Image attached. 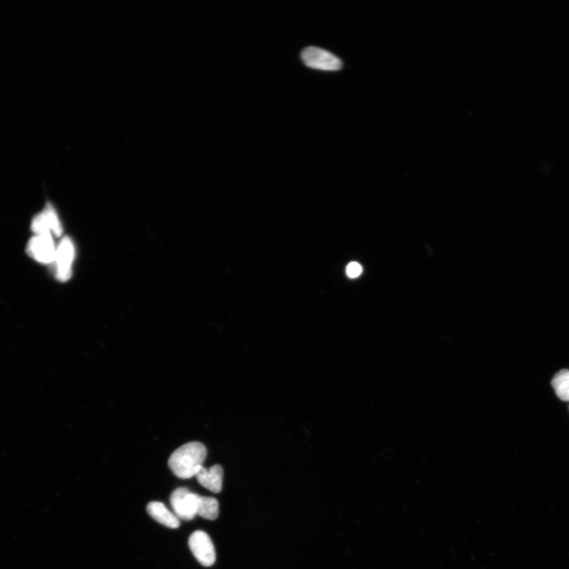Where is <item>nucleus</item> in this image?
Listing matches in <instances>:
<instances>
[{
  "label": "nucleus",
  "mask_w": 569,
  "mask_h": 569,
  "mask_svg": "<svg viewBox=\"0 0 569 569\" xmlns=\"http://www.w3.org/2000/svg\"><path fill=\"white\" fill-rule=\"evenodd\" d=\"M207 455V448L202 443L189 442L171 455L169 467L177 478L189 479L195 477L200 471Z\"/></svg>",
  "instance_id": "1"
},
{
  "label": "nucleus",
  "mask_w": 569,
  "mask_h": 569,
  "mask_svg": "<svg viewBox=\"0 0 569 569\" xmlns=\"http://www.w3.org/2000/svg\"><path fill=\"white\" fill-rule=\"evenodd\" d=\"M301 56L303 63L310 68L335 71L342 67V62L339 57L332 52L313 46L304 49Z\"/></svg>",
  "instance_id": "2"
},
{
  "label": "nucleus",
  "mask_w": 569,
  "mask_h": 569,
  "mask_svg": "<svg viewBox=\"0 0 569 569\" xmlns=\"http://www.w3.org/2000/svg\"><path fill=\"white\" fill-rule=\"evenodd\" d=\"M198 495L187 488H178L172 493L170 504L179 520H191L197 515Z\"/></svg>",
  "instance_id": "3"
},
{
  "label": "nucleus",
  "mask_w": 569,
  "mask_h": 569,
  "mask_svg": "<svg viewBox=\"0 0 569 569\" xmlns=\"http://www.w3.org/2000/svg\"><path fill=\"white\" fill-rule=\"evenodd\" d=\"M76 257L74 243L65 236L56 247L55 260L56 277L62 282L68 281L72 275V263Z\"/></svg>",
  "instance_id": "4"
},
{
  "label": "nucleus",
  "mask_w": 569,
  "mask_h": 569,
  "mask_svg": "<svg viewBox=\"0 0 569 569\" xmlns=\"http://www.w3.org/2000/svg\"><path fill=\"white\" fill-rule=\"evenodd\" d=\"M188 545L196 559L205 567L215 563L216 553L212 540L205 532L196 531L191 534Z\"/></svg>",
  "instance_id": "5"
},
{
  "label": "nucleus",
  "mask_w": 569,
  "mask_h": 569,
  "mask_svg": "<svg viewBox=\"0 0 569 569\" xmlns=\"http://www.w3.org/2000/svg\"><path fill=\"white\" fill-rule=\"evenodd\" d=\"M31 229L36 235L52 234L59 236L63 234L61 222L52 204H48L42 212L34 217Z\"/></svg>",
  "instance_id": "6"
},
{
  "label": "nucleus",
  "mask_w": 569,
  "mask_h": 569,
  "mask_svg": "<svg viewBox=\"0 0 569 569\" xmlns=\"http://www.w3.org/2000/svg\"><path fill=\"white\" fill-rule=\"evenodd\" d=\"M28 253L39 263L49 264L55 260L56 247L52 234L36 235L29 241Z\"/></svg>",
  "instance_id": "7"
},
{
  "label": "nucleus",
  "mask_w": 569,
  "mask_h": 569,
  "mask_svg": "<svg viewBox=\"0 0 569 569\" xmlns=\"http://www.w3.org/2000/svg\"><path fill=\"white\" fill-rule=\"evenodd\" d=\"M224 471L221 465H214L209 469L203 466L196 475L200 484L214 493H220L222 491Z\"/></svg>",
  "instance_id": "8"
},
{
  "label": "nucleus",
  "mask_w": 569,
  "mask_h": 569,
  "mask_svg": "<svg viewBox=\"0 0 569 569\" xmlns=\"http://www.w3.org/2000/svg\"><path fill=\"white\" fill-rule=\"evenodd\" d=\"M147 511L152 518L165 527L172 529H176L180 527V520L174 513H171L162 502L153 501L149 503L147 506Z\"/></svg>",
  "instance_id": "9"
},
{
  "label": "nucleus",
  "mask_w": 569,
  "mask_h": 569,
  "mask_svg": "<svg viewBox=\"0 0 569 569\" xmlns=\"http://www.w3.org/2000/svg\"><path fill=\"white\" fill-rule=\"evenodd\" d=\"M197 515L203 519L215 520L220 515V504L217 499L198 495Z\"/></svg>",
  "instance_id": "10"
},
{
  "label": "nucleus",
  "mask_w": 569,
  "mask_h": 569,
  "mask_svg": "<svg viewBox=\"0 0 569 569\" xmlns=\"http://www.w3.org/2000/svg\"><path fill=\"white\" fill-rule=\"evenodd\" d=\"M552 386L561 400L569 402V370L564 369L553 377Z\"/></svg>",
  "instance_id": "11"
},
{
  "label": "nucleus",
  "mask_w": 569,
  "mask_h": 569,
  "mask_svg": "<svg viewBox=\"0 0 569 569\" xmlns=\"http://www.w3.org/2000/svg\"><path fill=\"white\" fill-rule=\"evenodd\" d=\"M362 272V268L359 263L352 262L347 268V274L352 279L359 277Z\"/></svg>",
  "instance_id": "12"
}]
</instances>
